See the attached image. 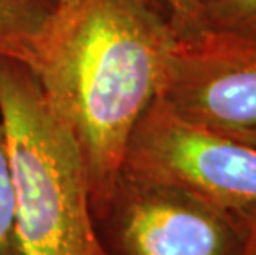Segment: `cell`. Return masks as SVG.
I'll return each instance as SVG.
<instances>
[{"label":"cell","mask_w":256,"mask_h":255,"mask_svg":"<svg viewBox=\"0 0 256 255\" xmlns=\"http://www.w3.org/2000/svg\"><path fill=\"white\" fill-rule=\"evenodd\" d=\"M176 37L136 0H60L35 75L78 144L104 219L136 123L157 96Z\"/></svg>","instance_id":"cell-1"},{"label":"cell","mask_w":256,"mask_h":255,"mask_svg":"<svg viewBox=\"0 0 256 255\" xmlns=\"http://www.w3.org/2000/svg\"><path fill=\"white\" fill-rule=\"evenodd\" d=\"M0 116L15 189L20 255H111L94 225L78 144L35 72L0 58Z\"/></svg>","instance_id":"cell-2"},{"label":"cell","mask_w":256,"mask_h":255,"mask_svg":"<svg viewBox=\"0 0 256 255\" xmlns=\"http://www.w3.org/2000/svg\"><path fill=\"white\" fill-rule=\"evenodd\" d=\"M121 176L180 189L240 219L256 214V148L182 118L157 96L132 129Z\"/></svg>","instance_id":"cell-3"},{"label":"cell","mask_w":256,"mask_h":255,"mask_svg":"<svg viewBox=\"0 0 256 255\" xmlns=\"http://www.w3.org/2000/svg\"><path fill=\"white\" fill-rule=\"evenodd\" d=\"M116 255H244L240 217L164 184L121 176L104 215Z\"/></svg>","instance_id":"cell-4"},{"label":"cell","mask_w":256,"mask_h":255,"mask_svg":"<svg viewBox=\"0 0 256 255\" xmlns=\"http://www.w3.org/2000/svg\"><path fill=\"white\" fill-rule=\"evenodd\" d=\"M157 98L216 131L256 129V42L212 34L176 40Z\"/></svg>","instance_id":"cell-5"},{"label":"cell","mask_w":256,"mask_h":255,"mask_svg":"<svg viewBox=\"0 0 256 255\" xmlns=\"http://www.w3.org/2000/svg\"><path fill=\"white\" fill-rule=\"evenodd\" d=\"M60 0H0V58L35 70Z\"/></svg>","instance_id":"cell-6"},{"label":"cell","mask_w":256,"mask_h":255,"mask_svg":"<svg viewBox=\"0 0 256 255\" xmlns=\"http://www.w3.org/2000/svg\"><path fill=\"white\" fill-rule=\"evenodd\" d=\"M197 34L256 42V0H216L206 5L200 10L190 37Z\"/></svg>","instance_id":"cell-7"},{"label":"cell","mask_w":256,"mask_h":255,"mask_svg":"<svg viewBox=\"0 0 256 255\" xmlns=\"http://www.w3.org/2000/svg\"><path fill=\"white\" fill-rule=\"evenodd\" d=\"M0 255H20L17 232H15V189L2 116H0Z\"/></svg>","instance_id":"cell-8"},{"label":"cell","mask_w":256,"mask_h":255,"mask_svg":"<svg viewBox=\"0 0 256 255\" xmlns=\"http://www.w3.org/2000/svg\"><path fill=\"white\" fill-rule=\"evenodd\" d=\"M170 2V29L176 40H184L195 32L200 10L216 0H168Z\"/></svg>","instance_id":"cell-9"},{"label":"cell","mask_w":256,"mask_h":255,"mask_svg":"<svg viewBox=\"0 0 256 255\" xmlns=\"http://www.w3.org/2000/svg\"><path fill=\"white\" fill-rule=\"evenodd\" d=\"M136 2L140 4L147 10H150L152 14L159 15L160 19H164L170 24L172 10H170V2H168V0H136Z\"/></svg>","instance_id":"cell-10"},{"label":"cell","mask_w":256,"mask_h":255,"mask_svg":"<svg viewBox=\"0 0 256 255\" xmlns=\"http://www.w3.org/2000/svg\"><path fill=\"white\" fill-rule=\"evenodd\" d=\"M246 225L248 230V240H246V248H244V255H256V214L243 217L242 219Z\"/></svg>","instance_id":"cell-11"},{"label":"cell","mask_w":256,"mask_h":255,"mask_svg":"<svg viewBox=\"0 0 256 255\" xmlns=\"http://www.w3.org/2000/svg\"><path fill=\"white\" fill-rule=\"evenodd\" d=\"M220 133H225L226 136L256 148V129H238V131H220Z\"/></svg>","instance_id":"cell-12"}]
</instances>
